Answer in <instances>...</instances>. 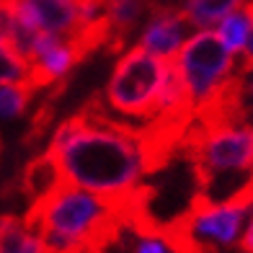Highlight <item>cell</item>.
Returning a JSON list of instances; mask_svg holds the SVG:
<instances>
[{
    "label": "cell",
    "instance_id": "cell-1",
    "mask_svg": "<svg viewBox=\"0 0 253 253\" xmlns=\"http://www.w3.org/2000/svg\"><path fill=\"white\" fill-rule=\"evenodd\" d=\"M47 153L57 160L65 183L98 197L126 194L145 176L137 124L111 117L101 93H93L52 132Z\"/></svg>",
    "mask_w": 253,
    "mask_h": 253
},
{
    "label": "cell",
    "instance_id": "cell-2",
    "mask_svg": "<svg viewBox=\"0 0 253 253\" xmlns=\"http://www.w3.org/2000/svg\"><path fill=\"white\" fill-rule=\"evenodd\" d=\"M24 227L37 235L49 253L109 251L124 235L117 199L98 197L70 183H60L47 197L31 202Z\"/></svg>",
    "mask_w": 253,
    "mask_h": 253
},
{
    "label": "cell",
    "instance_id": "cell-3",
    "mask_svg": "<svg viewBox=\"0 0 253 253\" xmlns=\"http://www.w3.org/2000/svg\"><path fill=\"white\" fill-rule=\"evenodd\" d=\"M194 173V194L225 204L253 176V124H197L178 147Z\"/></svg>",
    "mask_w": 253,
    "mask_h": 253
},
{
    "label": "cell",
    "instance_id": "cell-4",
    "mask_svg": "<svg viewBox=\"0 0 253 253\" xmlns=\"http://www.w3.org/2000/svg\"><path fill=\"white\" fill-rule=\"evenodd\" d=\"M170 60L145 52L142 47L126 49L119 62L114 65V73L109 78L106 88L101 93L103 106L111 109L109 114H119L124 119H140V124L150 122L155 117L160 93H163L166 78H168Z\"/></svg>",
    "mask_w": 253,
    "mask_h": 253
},
{
    "label": "cell",
    "instance_id": "cell-5",
    "mask_svg": "<svg viewBox=\"0 0 253 253\" xmlns=\"http://www.w3.org/2000/svg\"><path fill=\"white\" fill-rule=\"evenodd\" d=\"M170 62L189 93L194 117L202 106L210 103V98L225 85V80L238 67V60L230 54V49L214 31H199L197 37H189Z\"/></svg>",
    "mask_w": 253,
    "mask_h": 253
},
{
    "label": "cell",
    "instance_id": "cell-6",
    "mask_svg": "<svg viewBox=\"0 0 253 253\" xmlns=\"http://www.w3.org/2000/svg\"><path fill=\"white\" fill-rule=\"evenodd\" d=\"M191 24L183 16V8L170 0H150V21L142 31L140 47L160 60H173L186 42Z\"/></svg>",
    "mask_w": 253,
    "mask_h": 253
},
{
    "label": "cell",
    "instance_id": "cell-7",
    "mask_svg": "<svg viewBox=\"0 0 253 253\" xmlns=\"http://www.w3.org/2000/svg\"><path fill=\"white\" fill-rule=\"evenodd\" d=\"M13 8L37 31L65 42L73 39L83 24V16L73 0H13Z\"/></svg>",
    "mask_w": 253,
    "mask_h": 253
},
{
    "label": "cell",
    "instance_id": "cell-8",
    "mask_svg": "<svg viewBox=\"0 0 253 253\" xmlns=\"http://www.w3.org/2000/svg\"><path fill=\"white\" fill-rule=\"evenodd\" d=\"M103 10H106V21H109L106 52L119 54L129 42V34L134 31L137 21L142 18L145 10H150V0H111Z\"/></svg>",
    "mask_w": 253,
    "mask_h": 253
},
{
    "label": "cell",
    "instance_id": "cell-9",
    "mask_svg": "<svg viewBox=\"0 0 253 253\" xmlns=\"http://www.w3.org/2000/svg\"><path fill=\"white\" fill-rule=\"evenodd\" d=\"M60 183H65V181H62L60 168H57V160L49 153H39V155H34L29 160L24 170H21L18 186H21V194H24V197L37 202L42 197H47L49 191H54Z\"/></svg>",
    "mask_w": 253,
    "mask_h": 253
},
{
    "label": "cell",
    "instance_id": "cell-10",
    "mask_svg": "<svg viewBox=\"0 0 253 253\" xmlns=\"http://www.w3.org/2000/svg\"><path fill=\"white\" fill-rule=\"evenodd\" d=\"M246 0H186L183 8V16L191 26L197 29H210L214 24H222V21L235 13V10L243 8Z\"/></svg>",
    "mask_w": 253,
    "mask_h": 253
},
{
    "label": "cell",
    "instance_id": "cell-11",
    "mask_svg": "<svg viewBox=\"0 0 253 253\" xmlns=\"http://www.w3.org/2000/svg\"><path fill=\"white\" fill-rule=\"evenodd\" d=\"M34 93H37V90H34L29 83H5V85H0V119L10 122V119L24 117Z\"/></svg>",
    "mask_w": 253,
    "mask_h": 253
},
{
    "label": "cell",
    "instance_id": "cell-12",
    "mask_svg": "<svg viewBox=\"0 0 253 253\" xmlns=\"http://www.w3.org/2000/svg\"><path fill=\"white\" fill-rule=\"evenodd\" d=\"M251 29H253L251 18L243 13V8H240V10H235V13H230L222 24H220L217 37L222 39V44L230 49V54H240V52L246 49V44H248Z\"/></svg>",
    "mask_w": 253,
    "mask_h": 253
},
{
    "label": "cell",
    "instance_id": "cell-13",
    "mask_svg": "<svg viewBox=\"0 0 253 253\" xmlns=\"http://www.w3.org/2000/svg\"><path fill=\"white\" fill-rule=\"evenodd\" d=\"M5 83H29V65L21 62L3 44L0 47V85Z\"/></svg>",
    "mask_w": 253,
    "mask_h": 253
},
{
    "label": "cell",
    "instance_id": "cell-14",
    "mask_svg": "<svg viewBox=\"0 0 253 253\" xmlns=\"http://www.w3.org/2000/svg\"><path fill=\"white\" fill-rule=\"evenodd\" d=\"M132 253H173L163 240H160L158 230L147 235H132Z\"/></svg>",
    "mask_w": 253,
    "mask_h": 253
},
{
    "label": "cell",
    "instance_id": "cell-15",
    "mask_svg": "<svg viewBox=\"0 0 253 253\" xmlns=\"http://www.w3.org/2000/svg\"><path fill=\"white\" fill-rule=\"evenodd\" d=\"M243 117L246 124H253V73L246 75V85H243Z\"/></svg>",
    "mask_w": 253,
    "mask_h": 253
},
{
    "label": "cell",
    "instance_id": "cell-16",
    "mask_svg": "<svg viewBox=\"0 0 253 253\" xmlns=\"http://www.w3.org/2000/svg\"><path fill=\"white\" fill-rule=\"evenodd\" d=\"M10 10H13V0H0V47L8 39V29H10Z\"/></svg>",
    "mask_w": 253,
    "mask_h": 253
},
{
    "label": "cell",
    "instance_id": "cell-17",
    "mask_svg": "<svg viewBox=\"0 0 253 253\" xmlns=\"http://www.w3.org/2000/svg\"><path fill=\"white\" fill-rule=\"evenodd\" d=\"M18 253H49V251L37 235L26 230V235H24V240H21V246H18Z\"/></svg>",
    "mask_w": 253,
    "mask_h": 253
},
{
    "label": "cell",
    "instance_id": "cell-18",
    "mask_svg": "<svg viewBox=\"0 0 253 253\" xmlns=\"http://www.w3.org/2000/svg\"><path fill=\"white\" fill-rule=\"evenodd\" d=\"M238 253H253V217L248 220L246 233L240 235V240H238Z\"/></svg>",
    "mask_w": 253,
    "mask_h": 253
},
{
    "label": "cell",
    "instance_id": "cell-19",
    "mask_svg": "<svg viewBox=\"0 0 253 253\" xmlns=\"http://www.w3.org/2000/svg\"><path fill=\"white\" fill-rule=\"evenodd\" d=\"M96 5H101V8H106V3H111V0H93Z\"/></svg>",
    "mask_w": 253,
    "mask_h": 253
},
{
    "label": "cell",
    "instance_id": "cell-20",
    "mask_svg": "<svg viewBox=\"0 0 253 253\" xmlns=\"http://www.w3.org/2000/svg\"><path fill=\"white\" fill-rule=\"evenodd\" d=\"M80 253H106V251H98V248H88V251H80Z\"/></svg>",
    "mask_w": 253,
    "mask_h": 253
},
{
    "label": "cell",
    "instance_id": "cell-21",
    "mask_svg": "<svg viewBox=\"0 0 253 253\" xmlns=\"http://www.w3.org/2000/svg\"><path fill=\"white\" fill-rule=\"evenodd\" d=\"M73 3H83V0H73Z\"/></svg>",
    "mask_w": 253,
    "mask_h": 253
}]
</instances>
